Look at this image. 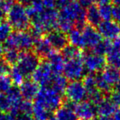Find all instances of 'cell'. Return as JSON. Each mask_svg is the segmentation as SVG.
I'll return each mask as SVG.
<instances>
[{"label":"cell","mask_w":120,"mask_h":120,"mask_svg":"<svg viewBox=\"0 0 120 120\" xmlns=\"http://www.w3.org/2000/svg\"><path fill=\"white\" fill-rule=\"evenodd\" d=\"M0 111H3L4 113L11 111L10 102L6 93H0Z\"/></svg>","instance_id":"cell-34"},{"label":"cell","mask_w":120,"mask_h":120,"mask_svg":"<svg viewBox=\"0 0 120 120\" xmlns=\"http://www.w3.org/2000/svg\"><path fill=\"white\" fill-rule=\"evenodd\" d=\"M54 73L47 61L40 63L32 75V80L42 87H49Z\"/></svg>","instance_id":"cell-8"},{"label":"cell","mask_w":120,"mask_h":120,"mask_svg":"<svg viewBox=\"0 0 120 120\" xmlns=\"http://www.w3.org/2000/svg\"><path fill=\"white\" fill-rule=\"evenodd\" d=\"M6 17V12L4 11V9L2 7V4L0 5V23L2 22H4V19Z\"/></svg>","instance_id":"cell-40"},{"label":"cell","mask_w":120,"mask_h":120,"mask_svg":"<svg viewBox=\"0 0 120 120\" xmlns=\"http://www.w3.org/2000/svg\"><path fill=\"white\" fill-rule=\"evenodd\" d=\"M45 9H54L56 8V0H42Z\"/></svg>","instance_id":"cell-37"},{"label":"cell","mask_w":120,"mask_h":120,"mask_svg":"<svg viewBox=\"0 0 120 120\" xmlns=\"http://www.w3.org/2000/svg\"><path fill=\"white\" fill-rule=\"evenodd\" d=\"M99 12L103 21H109L111 20V18H113V7L111 4L100 5Z\"/></svg>","instance_id":"cell-31"},{"label":"cell","mask_w":120,"mask_h":120,"mask_svg":"<svg viewBox=\"0 0 120 120\" xmlns=\"http://www.w3.org/2000/svg\"><path fill=\"white\" fill-rule=\"evenodd\" d=\"M11 66L8 63H6L4 59L0 58V76L8 75L10 72Z\"/></svg>","instance_id":"cell-36"},{"label":"cell","mask_w":120,"mask_h":120,"mask_svg":"<svg viewBox=\"0 0 120 120\" xmlns=\"http://www.w3.org/2000/svg\"><path fill=\"white\" fill-rule=\"evenodd\" d=\"M74 112L77 118L80 120L95 119V115L97 114L96 106L88 100H83L82 102L75 104Z\"/></svg>","instance_id":"cell-10"},{"label":"cell","mask_w":120,"mask_h":120,"mask_svg":"<svg viewBox=\"0 0 120 120\" xmlns=\"http://www.w3.org/2000/svg\"><path fill=\"white\" fill-rule=\"evenodd\" d=\"M117 107L109 98H105L99 105H96V113L99 116L111 117L116 111Z\"/></svg>","instance_id":"cell-18"},{"label":"cell","mask_w":120,"mask_h":120,"mask_svg":"<svg viewBox=\"0 0 120 120\" xmlns=\"http://www.w3.org/2000/svg\"><path fill=\"white\" fill-rule=\"evenodd\" d=\"M94 1H95V0H94Z\"/></svg>","instance_id":"cell-50"},{"label":"cell","mask_w":120,"mask_h":120,"mask_svg":"<svg viewBox=\"0 0 120 120\" xmlns=\"http://www.w3.org/2000/svg\"><path fill=\"white\" fill-rule=\"evenodd\" d=\"M68 84V79L62 74H54L53 79H52L50 86L56 91L59 93H64L66 90Z\"/></svg>","instance_id":"cell-23"},{"label":"cell","mask_w":120,"mask_h":120,"mask_svg":"<svg viewBox=\"0 0 120 120\" xmlns=\"http://www.w3.org/2000/svg\"><path fill=\"white\" fill-rule=\"evenodd\" d=\"M6 19L16 31H25L30 28V19L26 8L18 1H15L7 11Z\"/></svg>","instance_id":"cell-1"},{"label":"cell","mask_w":120,"mask_h":120,"mask_svg":"<svg viewBox=\"0 0 120 120\" xmlns=\"http://www.w3.org/2000/svg\"><path fill=\"white\" fill-rule=\"evenodd\" d=\"M35 42V39L28 30L15 31L4 42V49H13L19 52L30 51Z\"/></svg>","instance_id":"cell-2"},{"label":"cell","mask_w":120,"mask_h":120,"mask_svg":"<svg viewBox=\"0 0 120 120\" xmlns=\"http://www.w3.org/2000/svg\"><path fill=\"white\" fill-rule=\"evenodd\" d=\"M113 3H114L115 5H118V6H120V0H113L112 1Z\"/></svg>","instance_id":"cell-46"},{"label":"cell","mask_w":120,"mask_h":120,"mask_svg":"<svg viewBox=\"0 0 120 120\" xmlns=\"http://www.w3.org/2000/svg\"><path fill=\"white\" fill-rule=\"evenodd\" d=\"M76 27V23L65 16L64 14L59 12L58 13V23H57V29H58L61 31L64 32H69Z\"/></svg>","instance_id":"cell-21"},{"label":"cell","mask_w":120,"mask_h":120,"mask_svg":"<svg viewBox=\"0 0 120 120\" xmlns=\"http://www.w3.org/2000/svg\"><path fill=\"white\" fill-rule=\"evenodd\" d=\"M68 42L73 46L80 49H86L85 42H84L83 35H82V30L77 28L72 29L71 31L68 32Z\"/></svg>","instance_id":"cell-20"},{"label":"cell","mask_w":120,"mask_h":120,"mask_svg":"<svg viewBox=\"0 0 120 120\" xmlns=\"http://www.w3.org/2000/svg\"><path fill=\"white\" fill-rule=\"evenodd\" d=\"M82 62L86 72L90 74H96L100 72L106 67V58L95 52H86L82 53Z\"/></svg>","instance_id":"cell-5"},{"label":"cell","mask_w":120,"mask_h":120,"mask_svg":"<svg viewBox=\"0 0 120 120\" xmlns=\"http://www.w3.org/2000/svg\"><path fill=\"white\" fill-rule=\"evenodd\" d=\"M40 58L34 51L21 52L18 62L16 64L26 78L33 75L40 64Z\"/></svg>","instance_id":"cell-4"},{"label":"cell","mask_w":120,"mask_h":120,"mask_svg":"<svg viewBox=\"0 0 120 120\" xmlns=\"http://www.w3.org/2000/svg\"><path fill=\"white\" fill-rule=\"evenodd\" d=\"M30 120H36V119H35V118H31V119H30Z\"/></svg>","instance_id":"cell-48"},{"label":"cell","mask_w":120,"mask_h":120,"mask_svg":"<svg viewBox=\"0 0 120 120\" xmlns=\"http://www.w3.org/2000/svg\"><path fill=\"white\" fill-rule=\"evenodd\" d=\"M82 35H83L84 42L86 48L93 49L102 40V37L99 33L98 30L92 26L86 25L82 29Z\"/></svg>","instance_id":"cell-13"},{"label":"cell","mask_w":120,"mask_h":120,"mask_svg":"<svg viewBox=\"0 0 120 120\" xmlns=\"http://www.w3.org/2000/svg\"><path fill=\"white\" fill-rule=\"evenodd\" d=\"M35 101L40 104L51 113L56 111L64 105V99L61 93L51 87H42L35 99Z\"/></svg>","instance_id":"cell-3"},{"label":"cell","mask_w":120,"mask_h":120,"mask_svg":"<svg viewBox=\"0 0 120 120\" xmlns=\"http://www.w3.org/2000/svg\"><path fill=\"white\" fill-rule=\"evenodd\" d=\"M74 105L75 104L67 100L54 111L49 120H77L78 118L74 112Z\"/></svg>","instance_id":"cell-12"},{"label":"cell","mask_w":120,"mask_h":120,"mask_svg":"<svg viewBox=\"0 0 120 120\" xmlns=\"http://www.w3.org/2000/svg\"><path fill=\"white\" fill-rule=\"evenodd\" d=\"M115 90H120V80L118 82V83L115 85Z\"/></svg>","instance_id":"cell-45"},{"label":"cell","mask_w":120,"mask_h":120,"mask_svg":"<svg viewBox=\"0 0 120 120\" xmlns=\"http://www.w3.org/2000/svg\"><path fill=\"white\" fill-rule=\"evenodd\" d=\"M4 52V46L2 45V44L0 43V58H1L3 57Z\"/></svg>","instance_id":"cell-44"},{"label":"cell","mask_w":120,"mask_h":120,"mask_svg":"<svg viewBox=\"0 0 120 120\" xmlns=\"http://www.w3.org/2000/svg\"><path fill=\"white\" fill-rule=\"evenodd\" d=\"M20 92L22 98L25 100L31 101L35 100L40 91V87L36 82H34L32 79H25L23 82L20 85Z\"/></svg>","instance_id":"cell-14"},{"label":"cell","mask_w":120,"mask_h":120,"mask_svg":"<svg viewBox=\"0 0 120 120\" xmlns=\"http://www.w3.org/2000/svg\"><path fill=\"white\" fill-rule=\"evenodd\" d=\"M113 18L120 24V6L115 5L113 7Z\"/></svg>","instance_id":"cell-38"},{"label":"cell","mask_w":120,"mask_h":120,"mask_svg":"<svg viewBox=\"0 0 120 120\" xmlns=\"http://www.w3.org/2000/svg\"><path fill=\"white\" fill-rule=\"evenodd\" d=\"M86 71L84 67L82 58L67 60L63 70L64 76L71 82L81 81V79H83L86 76Z\"/></svg>","instance_id":"cell-6"},{"label":"cell","mask_w":120,"mask_h":120,"mask_svg":"<svg viewBox=\"0 0 120 120\" xmlns=\"http://www.w3.org/2000/svg\"><path fill=\"white\" fill-rule=\"evenodd\" d=\"M113 120H120V108L117 109L113 115Z\"/></svg>","instance_id":"cell-41"},{"label":"cell","mask_w":120,"mask_h":120,"mask_svg":"<svg viewBox=\"0 0 120 120\" xmlns=\"http://www.w3.org/2000/svg\"><path fill=\"white\" fill-rule=\"evenodd\" d=\"M106 61L109 66L120 69V48L112 49L107 53Z\"/></svg>","instance_id":"cell-26"},{"label":"cell","mask_w":120,"mask_h":120,"mask_svg":"<svg viewBox=\"0 0 120 120\" xmlns=\"http://www.w3.org/2000/svg\"><path fill=\"white\" fill-rule=\"evenodd\" d=\"M32 115L33 118L36 120H49L53 113L44 106H42L40 104L35 101L33 103Z\"/></svg>","instance_id":"cell-22"},{"label":"cell","mask_w":120,"mask_h":120,"mask_svg":"<svg viewBox=\"0 0 120 120\" xmlns=\"http://www.w3.org/2000/svg\"><path fill=\"white\" fill-rule=\"evenodd\" d=\"M73 0H56V8L59 9H64L67 7L68 4H70Z\"/></svg>","instance_id":"cell-39"},{"label":"cell","mask_w":120,"mask_h":120,"mask_svg":"<svg viewBox=\"0 0 120 120\" xmlns=\"http://www.w3.org/2000/svg\"><path fill=\"white\" fill-rule=\"evenodd\" d=\"M9 77H10L11 80H12V83L15 84L17 86H20L22 82L25 81L26 77L22 74V72L19 70V68L17 66H12L10 69L9 72Z\"/></svg>","instance_id":"cell-27"},{"label":"cell","mask_w":120,"mask_h":120,"mask_svg":"<svg viewBox=\"0 0 120 120\" xmlns=\"http://www.w3.org/2000/svg\"><path fill=\"white\" fill-rule=\"evenodd\" d=\"M33 49L35 54L38 55L40 58V59L47 58L49 55L53 51V48L51 47L50 44L49 43V41L45 37V38L41 37V38L35 40Z\"/></svg>","instance_id":"cell-17"},{"label":"cell","mask_w":120,"mask_h":120,"mask_svg":"<svg viewBox=\"0 0 120 120\" xmlns=\"http://www.w3.org/2000/svg\"><path fill=\"white\" fill-rule=\"evenodd\" d=\"M61 53L65 58V60H70L73 58H82V53L80 49L73 46L72 45H68L64 49L61 51Z\"/></svg>","instance_id":"cell-24"},{"label":"cell","mask_w":120,"mask_h":120,"mask_svg":"<svg viewBox=\"0 0 120 120\" xmlns=\"http://www.w3.org/2000/svg\"><path fill=\"white\" fill-rule=\"evenodd\" d=\"M21 52L13 49H4V54H3V59L9 65L15 66L17 64L20 57Z\"/></svg>","instance_id":"cell-25"},{"label":"cell","mask_w":120,"mask_h":120,"mask_svg":"<svg viewBox=\"0 0 120 120\" xmlns=\"http://www.w3.org/2000/svg\"><path fill=\"white\" fill-rule=\"evenodd\" d=\"M65 96L68 101L77 104L86 99L87 92L83 82L81 81H73L68 84L64 91Z\"/></svg>","instance_id":"cell-7"},{"label":"cell","mask_w":120,"mask_h":120,"mask_svg":"<svg viewBox=\"0 0 120 120\" xmlns=\"http://www.w3.org/2000/svg\"><path fill=\"white\" fill-rule=\"evenodd\" d=\"M101 17H100L99 8L95 4H92L88 7L86 10V21L88 22V25L96 27L101 22Z\"/></svg>","instance_id":"cell-19"},{"label":"cell","mask_w":120,"mask_h":120,"mask_svg":"<svg viewBox=\"0 0 120 120\" xmlns=\"http://www.w3.org/2000/svg\"><path fill=\"white\" fill-rule=\"evenodd\" d=\"M109 99L117 108H120V90H114L111 91L109 93Z\"/></svg>","instance_id":"cell-35"},{"label":"cell","mask_w":120,"mask_h":120,"mask_svg":"<svg viewBox=\"0 0 120 120\" xmlns=\"http://www.w3.org/2000/svg\"><path fill=\"white\" fill-rule=\"evenodd\" d=\"M47 62L51 67L54 74H61L65 64V58L62 53L53 50L47 58Z\"/></svg>","instance_id":"cell-15"},{"label":"cell","mask_w":120,"mask_h":120,"mask_svg":"<svg viewBox=\"0 0 120 120\" xmlns=\"http://www.w3.org/2000/svg\"><path fill=\"white\" fill-rule=\"evenodd\" d=\"M0 114H1V111H0Z\"/></svg>","instance_id":"cell-49"},{"label":"cell","mask_w":120,"mask_h":120,"mask_svg":"<svg viewBox=\"0 0 120 120\" xmlns=\"http://www.w3.org/2000/svg\"><path fill=\"white\" fill-rule=\"evenodd\" d=\"M99 75L109 86L113 88L120 80V69L109 66L105 67V69L99 73Z\"/></svg>","instance_id":"cell-16"},{"label":"cell","mask_w":120,"mask_h":120,"mask_svg":"<svg viewBox=\"0 0 120 120\" xmlns=\"http://www.w3.org/2000/svg\"><path fill=\"white\" fill-rule=\"evenodd\" d=\"M111 49V40H101L95 47L92 49V51L100 55L107 54Z\"/></svg>","instance_id":"cell-29"},{"label":"cell","mask_w":120,"mask_h":120,"mask_svg":"<svg viewBox=\"0 0 120 120\" xmlns=\"http://www.w3.org/2000/svg\"><path fill=\"white\" fill-rule=\"evenodd\" d=\"M113 0H95V2L99 5H105V4H110Z\"/></svg>","instance_id":"cell-42"},{"label":"cell","mask_w":120,"mask_h":120,"mask_svg":"<svg viewBox=\"0 0 120 120\" xmlns=\"http://www.w3.org/2000/svg\"><path fill=\"white\" fill-rule=\"evenodd\" d=\"M97 28L101 37L105 40H114L120 38V24L115 21H103Z\"/></svg>","instance_id":"cell-9"},{"label":"cell","mask_w":120,"mask_h":120,"mask_svg":"<svg viewBox=\"0 0 120 120\" xmlns=\"http://www.w3.org/2000/svg\"><path fill=\"white\" fill-rule=\"evenodd\" d=\"M105 98V94L100 91L99 89H95V90L87 91L86 99L88 100V101L95 105V106L99 105Z\"/></svg>","instance_id":"cell-28"},{"label":"cell","mask_w":120,"mask_h":120,"mask_svg":"<svg viewBox=\"0 0 120 120\" xmlns=\"http://www.w3.org/2000/svg\"><path fill=\"white\" fill-rule=\"evenodd\" d=\"M82 82H83L84 86H85L86 92L95 90V89H98L96 86V77L94 74L89 73L88 75H86L84 77Z\"/></svg>","instance_id":"cell-32"},{"label":"cell","mask_w":120,"mask_h":120,"mask_svg":"<svg viewBox=\"0 0 120 120\" xmlns=\"http://www.w3.org/2000/svg\"><path fill=\"white\" fill-rule=\"evenodd\" d=\"M95 120H113V117H105V116H99L98 118H95Z\"/></svg>","instance_id":"cell-43"},{"label":"cell","mask_w":120,"mask_h":120,"mask_svg":"<svg viewBox=\"0 0 120 120\" xmlns=\"http://www.w3.org/2000/svg\"><path fill=\"white\" fill-rule=\"evenodd\" d=\"M12 33V28L7 21L0 23V43L5 42Z\"/></svg>","instance_id":"cell-30"},{"label":"cell","mask_w":120,"mask_h":120,"mask_svg":"<svg viewBox=\"0 0 120 120\" xmlns=\"http://www.w3.org/2000/svg\"><path fill=\"white\" fill-rule=\"evenodd\" d=\"M45 38L55 51H62L68 45V38L64 32L59 30H54L46 34Z\"/></svg>","instance_id":"cell-11"},{"label":"cell","mask_w":120,"mask_h":120,"mask_svg":"<svg viewBox=\"0 0 120 120\" xmlns=\"http://www.w3.org/2000/svg\"><path fill=\"white\" fill-rule=\"evenodd\" d=\"M5 0H0V2H4Z\"/></svg>","instance_id":"cell-47"},{"label":"cell","mask_w":120,"mask_h":120,"mask_svg":"<svg viewBox=\"0 0 120 120\" xmlns=\"http://www.w3.org/2000/svg\"><path fill=\"white\" fill-rule=\"evenodd\" d=\"M12 82L8 75L0 76V93H6L12 87Z\"/></svg>","instance_id":"cell-33"}]
</instances>
